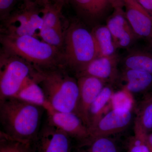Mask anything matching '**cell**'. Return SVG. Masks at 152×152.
<instances>
[{
  "instance_id": "1",
  "label": "cell",
  "mask_w": 152,
  "mask_h": 152,
  "mask_svg": "<svg viewBox=\"0 0 152 152\" xmlns=\"http://www.w3.org/2000/svg\"><path fill=\"white\" fill-rule=\"evenodd\" d=\"M44 110L42 107L16 98L1 100L0 121L2 132L12 138L31 144L40 129Z\"/></svg>"
},
{
  "instance_id": "2",
  "label": "cell",
  "mask_w": 152,
  "mask_h": 152,
  "mask_svg": "<svg viewBox=\"0 0 152 152\" xmlns=\"http://www.w3.org/2000/svg\"><path fill=\"white\" fill-rule=\"evenodd\" d=\"M36 79L53 109L77 115V80L71 76L65 68L60 66L47 70L38 69Z\"/></svg>"
},
{
  "instance_id": "3",
  "label": "cell",
  "mask_w": 152,
  "mask_h": 152,
  "mask_svg": "<svg viewBox=\"0 0 152 152\" xmlns=\"http://www.w3.org/2000/svg\"><path fill=\"white\" fill-rule=\"evenodd\" d=\"M4 52L24 60L41 70L64 66L63 55L59 49L39 40L35 36L2 35Z\"/></svg>"
},
{
  "instance_id": "4",
  "label": "cell",
  "mask_w": 152,
  "mask_h": 152,
  "mask_svg": "<svg viewBox=\"0 0 152 152\" xmlns=\"http://www.w3.org/2000/svg\"><path fill=\"white\" fill-rule=\"evenodd\" d=\"M64 67L75 73L99 56L91 31L77 22L71 23L64 32Z\"/></svg>"
},
{
  "instance_id": "5",
  "label": "cell",
  "mask_w": 152,
  "mask_h": 152,
  "mask_svg": "<svg viewBox=\"0 0 152 152\" xmlns=\"http://www.w3.org/2000/svg\"><path fill=\"white\" fill-rule=\"evenodd\" d=\"M0 63V100L13 97L37 70L24 60L4 52Z\"/></svg>"
},
{
  "instance_id": "6",
  "label": "cell",
  "mask_w": 152,
  "mask_h": 152,
  "mask_svg": "<svg viewBox=\"0 0 152 152\" xmlns=\"http://www.w3.org/2000/svg\"><path fill=\"white\" fill-rule=\"evenodd\" d=\"M73 139L47 121L31 146L33 152H73Z\"/></svg>"
},
{
  "instance_id": "7",
  "label": "cell",
  "mask_w": 152,
  "mask_h": 152,
  "mask_svg": "<svg viewBox=\"0 0 152 152\" xmlns=\"http://www.w3.org/2000/svg\"><path fill=\"white\" fill-rule=\"evenodd\" d=\"M49 122L70 136L83 142L90 138L89 129L81 118L73 113L56 110L49 106L45 109Z\"/></svg>"
},
{
  "instance_id": "8",
  "label": "cell",
  "mask_w": 152,
  "mask_h": 152,
  "mask_svg": "<svg viewBox=\"0 0 152 152\" xmlns=\"http://www.w3.org/2000/svg\"><path fill=\"white\" fill-rule=\"evenodd\" d=\"M107 19L108 28L117 49H128L138 39L126 17L124 8L113 9Z\"/></svg>"
},
{
  "instance_id": "9",
  "label": "cell",
  "mask_w": 152,
  "mask_h": 152,
  "mask_svg": "<svg viewBox=\"0 0 152 152\" xmlns=\"http://www.w3.org/2000/svg\"><path fill=\"white\" fill-rule=\"evenodd\" d=\"M79 88L77 115L89 129V113L90 108L104 87L105 83L100 79L89 76L77 77Z\"/></svg>"
},
{
  "instance_id": "10",
  "label": "cell",
  "mask_w": 152,
  "mask_h": 152,
  "mask_svg": "<svg viewBox=\"0 0 152 152\" xmlns=\"http://www.w3.org/2000/svg\"><path fill=\"white\" fill-rule=\"evenodd\" d=\"M132 119V111L112 110L105 114L93 127L90 129V138L110 137L125 130Z\"/></svg>"
},
{
  "instance_id": "11",
  "label": "cell",
  "mask_w": 152,
  "mask_h": 152,
  "mask_svg": "<svg viewBox=\"0 0 152 152\" xmlns=\"http://www.w3.org/2000/svg\"><path fill=\"white\" fill-rule=\"evenodd\" d=\"M125 15L139 39L148 40L152 35V16L137 0H124Z\"/></svg>"
},
{
  "instance_id": "12",
  "label": "cell",
  "mask_w": 152,
  "mask_h": 152,
  "mask_svg": "<svg viewBox=\"0 0 152 152\" xmlns=\"http://www.w3.org/2000/svg\"><path fill=\"white\" fill-rule=\"evenodd\" d=\"M118 54L108 57H98L76 73V77L89 76L104 83H114L119 77Z\"/></svg>"
},
{
  "instance_id": "13",
  "label": "cell",
  "mask_w": 152,
  "mask_h": 152,
  "mask_svg": "<svg viewBox=\"0 0 152 152\" xmlns=\"http://www.w3.org/2000/svg\"><path fill=\"white\" fill-rule=\"evenodd\" d=\"M80 15L91 24L97 25L110 9L113 8L111 0H69Z\"/></svg>"
},
{
  "instance_id": "14",
  "label": "cell",
  "mask_w": 152,
  "mask_h": 152,
  "mask_svg": "<svg viewBox=\"0 0 152 152\" xmlns=\"http://www.w3.org/2000/svg\"><path fill=\"white\" fill-rule=\"evenodd\" d=\"M13 97L42 107L45 110L50 106L47 100L43 90L34 77V75L27 79Z\"/></svg>"
},
{
  "instance_id": "15",
  "label": "cell",
  "mask_w": 152,
  "mask_h": 152,
  "mask_svg": "<svg viewBox=\"0 0 152 152\" xmlns=\"http://www.w3.org/2000/svg\"><path fill=\"white\" fill-rule=\"evenodd\" d=\"M124 88L131 94L145 91L152 86V75L142 71L124 69L121 76Z\"/></svg>"
},
{
  "instance_id": "16",
  "label": "cell",
  "mask_w": 152,
  "mask_h": 152,
  "mask_svg": "<svg viewBox=\"0 0 152 152\" xmlns=\"http://www.w3.org/2000/svg\"><path fill=\"white\" fill-rule=\"evenodd\" d=\"M98 50L99 57L111 56L117 54V49L110 30L106 25H97L91 31Z\"/></svg>"
},
{
  "instance_id": "17",
  "label": "cell",
  "mask_w": 152,
  "mask_h": 152,
  "mask_svg": "<svg viewBox=\"0 0 152 152\" xmlns=\"http://www.w3.org/2000/svg\"><path fill=\"white\" fill-rule=\"evenodd\" d=\"M124 69L146 72L152 75V53L142 50L130 51L122 61Z\"/></svg>"
},
{
  "instance_id": "18",
  "label": "cell",
  "mask_w": 152,
  "mask_h": 152,
  "mask_svg": "<svg viewBox=\"0 0 152 152\" xmlns=\"http://www.w3.org/2000/svg\"><path fill=\"white\" fill-rule=\"evenodd\" d=\"M110 86H105L94 101L89 113V129L93 127L98 121L104 116L108 105L111 104V99L113 94Z\"/></svg>"
},
{
  "instance_id": "19",
  "label": "cell",
  "mask_w": 152,
  "mask_h": 152,
  "mask_svg": "<svg viewBox=\"0 0 152 152\" xmlns=\"http://www.w3.org/2000/svg\"><path fill=\"white\" fill-rule=\"evenodd\" d=\"M82 145L84 148L77 152H119L115 142L109 137L91 138Z\"/></svg>"
},
{
  "instance_id": "20",
  "label": "cell",
  "mask_w": 152,
  "mask_h": 152,
  "mask_svg": "<svg viewBox=\"0 0 152 152\" xmlns=\"http://www.w3.org/2000/svg\"><path fill=\"white\" fill-rule=\"evenodd\" d=\"M148 134L135 119L134 136L130 142L129 152H151L148 141Z\"/></svg>"
},
{
  "instance_id": "21",
  "label": "cell",
  "mask_w": 152,
  "mask_h": 152,
  "mask_svg": "<svg viewBox=\"0 0 152 152\" xmlns=\"http://www.w3.org/2000/svg\"><path fill=\"white\" fill-rule=\"evenodd\" d=\"M63 7L61 5L55 3H50L43 7L41 10L43 20V26L63 29L61 20Z\"/></svg>"
},
{
  "instance_id": "22",
  "label": "cell",
  "mask_w": 152,
  "mask_h": 152,
  "mask_svg": "<svg viewBox=\"0 0 152 152\" xmlns=\"http://www.w3.org/2000/svg\"><path fill=\"white\" fill-rule=\"evenodd\" d=\"M136 119L147 132L152 130V95L145 97L139 106Z\"/></svg>"
},
{
  "instance_id": "23",
  "label": "cell",
  "mask_w": 152,
  "mask_h": 152,
  "mask_svg": "<svg viewBox=\"0 0 152 152\" xmlns=\"http://www.w3.org/2000/svg\"><path fill=\"white\" fill-rule=\"evenodd\" d=\"M132 94L124 88L114 93L111 99L112 110L122 112L132 111L134 105Z\"/></svg>"
},
{
  "instance_id": "24",
  "label": "cell",
  "mask_w": 152,
  "mask_h": 152,
  "mask_svg": "<svg viewBox=\"0 0 152 152\" xmlns=\"http://www.w3.org/2000/svg\"><path fill=\"white\" fill-rule=\"evenodd\" d=\"M0 152H33L31 144L12 138L0 132Z\"/></svg>"
},
{
  "instance_id": "25",
  "label": "cell",
  "mask_w": 152,
  "mask_h": 152,
  "mask_svg": "<svg viewBox=\"0 0 152 152\" xmlns=\"http://www.w3.org/2000/svg\"><path fill=\"white\" fill-rule=\"evenodd\" d=\"M39 36L42 40L59 50L64 46V32L62 29L43 26Z\"/></svg>"
},
{
  "instance_id": "26",
  "label": "cell",
  "mask_w": 152,
  "mask_h": 152,
  "mask_svg": "<svg viewBox=\"0 0 152 152\" xmlns=\"http://www.w3.org/2000/svg\"><path fill=\"white\" fill-rule=\"evenodd\" d=\"M16 0H0L1 19L6 20L10 16V12Z\"/></svg>"
},
{
  "instance_id": "27",
  "label": "cell",
  "mask_w": 152,
  "mask_h": 152,
  "mask_svg": "<svg viewBox=\"0 0 152 152\" xmlns=\"http://www.w3.org/2000/svg\"><path fill=\"white\" fill-rule=\"evenodd\" d=\"M138 2L152 16V0H137Z\"/></svg>"
},
{
  "instance_id": "28",
  "label": "cell",
  "mask_w": 152,
  "mask_h": 152,
  "mask_svg": "<svg viewBox=\"0 0 152 152\" xmlns=\"http://www.w3.org/2000/svg\"><path fill=\"white\" fill-rule=\"evenodd\" d=\"M113 9L124 8V0H111Z\"/></svg>"
},
{
  "instance_id": "29",
  "label": "cell",
  "mask_w": 152,
  "mask_h": 152,
  "mask_svg": "<svg viewBox=\"0 0 152 152\" xmlns=\"http://www.w3.org/2000/svg\"><path fill=\"white\" fill-rule=\"evenodd\" d=\"M35 3L39 5L42 6V7L50 3H52L51 2L50 0H35Z\"/></svg>"
},
{
  "instance_id": "30",
  "label": "cell",
  "mask_w": 152,
  "mask_h": 152,
  "mask_svg": "<svg viewBox=\"0 0 152 152\" xmlns=\"http://www.w3.org/2000/svg\"><path fill=\"white\" fill-rule=\"evenodd\" d=\"M51 2L58 4L63 6L69 2V0H50Z\"/></svg>"
},
{
  "instance_id": "31",
  "label": "cell",
  "mask_w": 152,
  "mask_h": 152,
  "mask_svg": "<svg viewBox=\"0 0 152 152\" xmlns=\"http://www.w3.org/2000/svg\"><path fill=\"white\" fill-rule=\"evenodd\" d=\"M148 141L151 151L152 152V132L148 134Z\"/></svg>"
},
{
  "instance_id": "32",
  "label": "cell",
  "mask_w": 152,
  "mask_h": 152,
  "mask_svg": "<svg viewBox=\"0 0 152 152\" xmlns=\"http://www.w3.org/2000/svg\"><path fill=\"white\" fill-rule=\"evenodd\" d=\"M24 3L25 5H27L31 3H32L31 0H22Z\"/></svg>"
},
{
  "instance_id": "33",
  "label": "cell",
  "mask_w": 152,
  "mask_h": 152,
  "mask_svg": "<svg viewBox=\"0 0 152 152\" xmlns=\"http://www.w3.org/2000/svg\"><path fill=\"white\" fill-rule=\"evenodd\" d=\"M149 42H150V45L152 47V35L151 37L148 40Z\"/></svg>"
}]
</instances>
